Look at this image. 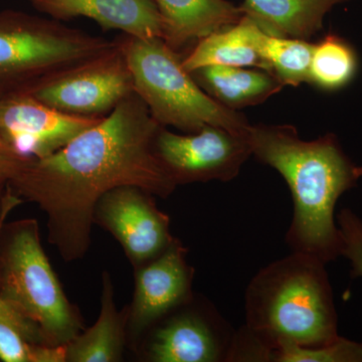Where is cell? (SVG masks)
I'll return each mask as SVG.
<instances>
[{
    "label": "cell",
    "mask_w": 362,
    "mask_h": 362,
    "mask_svg": "<svg viewBox=\"0 0 362 362\" xmlns=\"http://www.w3.org/2000/svg\"><path fill=\"white\" fill-rule=\"evenodd\" d=\"M162 127L136 93L51 156L30 160L9 178L23 202L47 216V239L66 262L90 246L97 202L123 185L168 199L177 185L161 165L154 141Z\"/></svg>",
    "instance_id": "obj_1"
},
{
    "label": "cell",
    "mask_w": 362,
    "mask_h": 362,
    "mask_svg": "<svg viewBox=\"0 0 362 362\" xmlns=\"http://www.w3.org/2000/svg\"><path fill=\"white\" fill-rule=\"evenodd\" d=\"M246 138L252 156L276 169L291 192L294 209L285 240L292 252L311 255L326 265L341 257L335 207L356 187L362 166L333 134L305 141L291 125H250Z\"/></svg>",
    "instance_id": "obj_2"
},
{
    "label": "cell",
    "mask_w": 362,
    "mask_h": 362,
    "mask_svg": "<svg viewBox=\"0 0 362 362\" xmlns=\"http://www.w3.org/2000/svg\"><path fill=\"white\" fill-rule=\"evenodd\" d=\"M246 323L240 328L259 362L286 345L320 347L340 337L332 286L321 259L292 252L252 278L245 295Z\"/></svg>",
    "instance_id": "obj_3"
},
{
    "label": "cell",
    "mask_w": 362,
    "mask_h": 362,
    "mask_svg": "<svg viewBox=\"0 0 362 362\" xmlns=\"http://www.w3.org/2000/svg\"><path fill=\"white\" fill-rule=\"evenodd\" d=\"M129 64L135 93L162 127L173 126L187 133L216 126L246 136L250 124L235 110L209 96L183 68L185 54L160 37H118Z\"/></svg>",
    "instance_id": "obj_4"
},
{
    "label": "cell",
    "mask_w": 362,
    "mask_h": 362,
    "mask_svg": "<svg viewBox=\"0 0 362 362\" xmlns=\"http://www.w3.org/2000/svg\"><path fill=\"white\" fill-rule=\"evenodd\" d=\"M0 297L37 324L49 346L66 345L85 329L45 255L35 218L7 221L2 228Z\"/></svg>",
    "instance_id": "obj_5"
},
{
    "label": "cell",
    "mask_w": 362,
    "mask_h": 362,
    "mask_svg": "<svg viewBox=\"0 0 362 362\" xmlns=\"http://www.w3.org/2000/svg\"><path fill=\"white\" fill-rule=\"evenodd\" d=\"M108 40L59 21L20 11L0 13V96L30 90L61 71L109 51Z\"/></svg>",
    "instance_id": "obj_6"
},
{
    "label": "cell",
    "mask_w": 362,
    "mask_h": 362,
    "mask_svg": "<svg viewBox=\"0 0 362 362\" xmlns=\"http://www.w3.org/2000/svg\"><path fill=\"white\" fill-rule=\"evenodd\" d=\"M109 51L61 71L26 92L71 115L105 117L134 94L129 64L118 37Z\"/></svg>",
    "instance_id": "obj_7"
},
{
    "label": "cell",
    "mask_w": 362,
    "mask_h": 362,
    "mask_svg": "<svg viewBox=\"0 0 362 362\" xmlns=\"http://www.w3.org/2000/svg\"><path fill=\"white\" fill-rule=\"evenodd\" d=\"M154 151L176 185L235 180L252 156L246 136L216 126L187 135L161 127Z\"/></svg>",
    "instance_id": "obj_8"
},
{
    "label": "cell",
    "mask_w": 362,
    "mask_h": 362,
    "mask_svg": "<svg viewBox=\"0 0 362 362\" xmlns=\"http://www.w3.org/2000/svg\"><path fill=\"white\" fill-rule=\"evenodd\" d=\"M147 332L146 361L226 362L235 331L211 304L194 297Z\"/></svg>",
    "instance_id": "obj_9"
},
{
    "label": "cell",
    "mask_w": 362,
    "mask_h": 362,
    "mask_svg": "<svg viewBox=\"0 0 362 362\" xmlns=\"http://www.w3.org/2000/svg\"><path fill=\"white\" fill-rule=\"evenodd\" d=\"M94 225L118 240L134 270L160 256L176 240L170 218L158 209L154 195L135 185L105 194L95 207Z\"/></svg>",
    "instance_id": "obj_10"
},
{
    "label": "cell",
    "mask_w": 362,
    "mask_h": 362,
    "mask_svg": "<svg viewBox=\"0 0 362 362\" xmlns=\"http://www.w3.org/2000/svg\"><path fill=\"white\" fill-rule=\"evenodd\" d=\"M103 117L71 115L47 106L26 90L0 98V139L18 156L45 158Z\"/></svg>",
    "instance_id": "obj_11"
},
{
    "label": "cell",
    "mask_w": 362,
    "mask_h": 362,
    "mask_svg": "<svg viewBox=\"0 0 362 362\" xmlns=\"http://www.w3.org/2000/svg\"><path fill=\"white\" fill-rule=\"evenodd\" d=\"M187 256V247L176 239L160 256L136 269L128 321V334L133 339L194 297V269L188 265Z\"/></svg>",
    "instance_id": "obj_12"
},
{
    "label": "cell",
    "mask_w": 362,
    "mask_h": 362,
    "mask_svg": "<svg viewBox=\"0 0 362 362\" xmlns=\"http://www.w3.org/2000/svg\"><path fill=\"white\" fill-rule=\"evenodd\" d=\"M40 13L54 21L90 18L103 30H118L139 39L163 37L156 0H30Z\"/></svg>",
    "instance_id": "obj_13"
},
{
    "label": "cell",
    "mask_w": 362,
    "mask_h": 362,
    "mask_svg": "<svg viewBox=\"0 0 362 362\" xmlns=\"http://www.w3.org/2000/svg\"><path fill=\"white\" fill-rule=\"evenodd\" d=\"M163 23L162 40L176 52L238 23L242 7L226 0H156Z\"/></svg>",
    "instance_id": "obj_14"
},
{
    "label": "cell",
    "mask_w": 362,
    "mask_h": 362,
    "mask_svg": "<svg viewBox=\"0 0 362 362\" xmlns=\"http://www.w3.org/2000/svg\"><path fill=\"white\" fill-rule=\"evenodd\" d=\"M129 306L119 311L109 272L102 273L101 309L97 322L66 345V362H119L128 340Z\"/></svg>",
    "instance_id": "obj_15"
},
{
    "label": "cell",
    "mask_w": 362,
    "mask_h": 362,
    "mask_svg": "<svg viewBox=\"0 0 362 362\" xmlns=\"http://www.w3.org/2000/svg\"><path fill=\"white\" fill-rule=\"evenodd\" d=\"M349 0H245L242 7L266 33L309 40L322 28L326 14Z\"/></svg>",
    "instance_id": "obj_16"
},
{
    "label": "cell",
    "mask_w": 362,
    "mask_h": 362,
    "mask_svg": "<svg viewBox=\"0 0 362 362\" xmlns=\"http://www.w3.org/2000/svg\"><path fill=\"white\" fill-rule=\"evenodd\" d=\"M257 23L245 14L238 23L199 40L183 58V68L192 73L209 66H255L268 71V66L255 44Z\"/></svg>",
    "instance_id": "obj_17"
},
{
    "label": "cell",
    "mask_w": 362,
    "mask_h": 362,
    "mask_svg": "<svg viewBox=\"0 0 362 362\" xmlns=\"http://www.w3.org/2000/svg\"><path fill=\"white\" fill-rule=\"evenodd\" d=\"M190 74L204 92L232 110L263 103L284 87L277 78L259 69L209 66Z\"/></svg>",
    "instance_id": "obj_18"
},
{
    "label": "cell",
    "mask_w": 362,
    "mask_h": 362,
    "mask_svg": "<svg viewBox=\"0 0 362 362\" xmlns=\"http://www.w3.org/2000/svg\"><path fill=\"white\" fill-rule=\"evenodd\" d=\"M255 44L268 66L269 74L283 86L309 82L314 45L306 40L269 35L257 25Z\"/></svg>",
    "instance_id": "obj_19"
},
{
    "label": "cell",
    "mask_w": 362,
    "mask_h": 362,
    "mask_svg": "<svg viewBox=\"0 0 362 362\" xmlns=\"http://www.w3.org/2000/svg\"><path fill=\"white\" fill-rule=\"evenodd\" d=\"M357 57L349 42L337 35H327L314 45L309 82L320 89L337 90L356 77Z\"/></svg>",
    "instance_id": "obj_20"
},
{
    "label": "cell",
    "mask_w": 362,
    "mask_h": 362,
    "mask_svg": "<svg viewBox=\"0 0 362 362\" xmlns=\"http://www.w3.org/2000/svg\"><path fill=\"white\" fill-rule=\"evenodd\" d=\"M270 362H362V343L339 337L313 349L286 345L272 354Z\"/></svg>",
    "instance_id": "obj_21"
},
{
    "label": "cell",
    "mask_w": 362,
    "mask_h": 362,
    "mask_svg": "<svg viewBox=\"0 0 362 362\" xmlns=\"http://www.w3.org/2000/svg\"><path fill=\"white\" fill-rule=\"evenodd\" d=\"M0 361L4 362H66V345L49 346L25 339L18 330L0 323Z\"/></svg>",
    "instance_id": "obj_22"
},
{
    "label": "cell",
    "mask_w": 362,
    "mask_h": 362,
    "mask_svg": "<svg viewBox=\"0 0 362 362\" xmlns=\"http://www.w3.org/2000/svg\"><path fill=\"white\" fill-rule=\"evenodd\" d=\"M337 221L341 235V257L349 262L351 278H362V220L349 207H343Z\"/></svg>",
    "instance_id": "obj_23"
},
{
    "label": "cell",
    "mask_w": 362,
    "mask_h": 362,
    "mask_svg": "<svg viewBox=\"0 0 362 362\" xmlns=\"http://www.w3.org/2000/svg\"><path fill=\"white\" fill-rule=\"evenodd\" d=\"M0 323L6 324L23 335L25 339L37 344H45L42 332L37 324L26 318L25 315L16 310V308L0 297Z\"/></svg>",
    "instance_id": "obj_24"
},
{
    "label": "cell",
    "mask_w": 362,
    "mask_h": 362,
    "mask_svg": "<svg viewBox=\"0 0 362 362\" xmlns=\"http://www.w3.org/2000/svg\"><path fill=\"white\" fill-rule=\"evenodd\" d=\"M23 202H25L14 192L8 177L0 175V233L7 223L9 214Z\"/></svg>",
    "instance_id": "obj_25"
},
{
    "label": "cell",
    "mask_w": 362,
    "mask_h": 362,
    "mask_svg": "<svg viewBox=\"0 0 362 362\" xmlns=\"http://www.w3.org/2000/svg\"><path fill=\"white\" fill-rule=\"evenodd\" d=\"M30 159L18 156L0 139V175H6L9 180Z\"/></svg>",
    "instance_id": "obj_26"
},
{
    "label": "cell",
    "mask_w": 362,
    "mask_h": 362,
    "mask_svg": "<svg viewBox=\"0 0 362 362\" xmlns=\"http://www.w3.org/2000/svg\"><path fill=\"white\" fill-rule=\"evenodd\" d=\"M0 98H1V96H0Z\"/></svg>",
    "instance_id": "obj_27"
}]
</instances>
